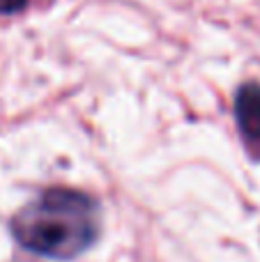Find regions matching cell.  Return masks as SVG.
<instances>
[{
  "mask_svg": "<svg viewBox=\"0 0 260 262\" xmlns=\"http://www.w3.org/2000/svg\"><path fill=\"white\" fill-rule=\"evenodd\" d=\"M12 235L30 253L72 260L99 235V207L81 191L49 189L12 219Z\"/></svg>",
  "mask_w": 260,
  "mask_h": 262,
  "instance_id": "1",
  "label": "cell"
},
{
  "mask_svg": "<svg viewBox=\"0 0 260 262\" xmlns=\"http://www.w3.org/2000/svg\"><path fill=\"white\" fill-rule=\"evenodd\" d=\"M235 120L247 149L260 159V85L247 83L235 95Z\"/></svg>",
  "mask_w": 260,
  "mask_h": 262,
  "instance_id": "2",
  "label": "cell"
},
{
  "mask_svg": "<svg viewBox=\"0 0 260 262\" xmlns=\"http://www.w3.org/2000/svg\"><path fill=\"white\" fill-rule=\"evenodd\" d=\"M28 5V0H0V14H16Z\"/></svg>",
  "mask_w": 260,
  "mask_h": 262,
  "instance_id": "3",
  "label": "cell"
}]
</instances>
